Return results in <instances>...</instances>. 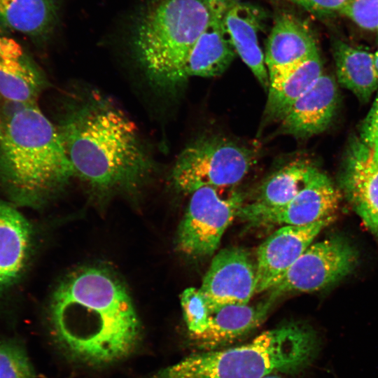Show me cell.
I'll return each mask as SVG.
<instances>
[{
  "label": "cell",
  "instance_id": "e0dca14e",
  "mask_svg": "<svg viewBox=\"0 0 378 378\" xmlns=\"http://www.w3.org/2000/svg\"><path fill=\"white\" fill-rule=\"evenodd\" d=\"M258 305L227 304L210 313L206 330L191 337L202 351L223 349L245 337L265 320L272 300Z\"/></svg>",
  "mask_w": 378,
  "mask_h": 378
},
{
  "label": "cell",
  "instance_id": "cb8c5ba5",
  "mask_svg": "<svg viewBox=\"0 0 378 378\" xmlns=\"http://www.w3.org/2000/svg\"><path fill=\"white\" fill-rule=\"evenodd\" d=\"M0 378H36L25 347L18 340L0 342Z\"/></svg>",
  "mask_w": 378,
  "mask_h": 378
},
{
  "label": "cell",
  "instance_id": "3957f363",
  "mask_svg": "<svg viewBox=\"0 0 378 378\" xmlns=\"http://www.w3.org/2000/svg\"><path fill=\"white\" fill-rule=\"evenodd\" d=\"M0 181L18 204L36 206L74 176L62 134L37 103L3 116Z\"/></svg>",
  "mask_w": 378,
  "mask_h": 378
},
{
  "label": "cell",
  "instance_id": "6da1fadb",
  "mask_svg": "<svg viewBox=\"0 0 378 378\" xmlns=\"http://www.w3.org/2000/svg\"><path fill=\"white\" fill-rule=\"evenodd\" d=\"M48 316L59 349L88 365L120 361L141 340V322L129 293L104 269L88 267L65 278L53 293Z\"/></svg>",
  "mask_w": 378,
  "mask_h": 378
},
{
  "label": "cell",
  "instance_id": "f546056e",
  "mask_svg": "<svg viewBox=\"0 0 378 378\" xmlns=\"http://www.w3.org/2000/svg\"><path fill=\"white\" fill-rule=\"evenodd\" d=\"M3 129H4V121H3V118H2V115L1 114V110H0V137L2 134Z\"/></svg>",
  "mask_w": 378,
  "mask_h": 378
},
{
  "label": "cell",
  "instance_id": "44dd1931",
  "mask_svg": "<svg viewBox=\"0 0 378 378\" xmlns=\"http://www.w3.org/2000/svg\"><path fill=\"white\" fill-rule=\"evenodd\" d=\"M332 55L338 83L363 103L378 90V73L373 53L341 40L332 43Z\"/></svg>",
  "mask_w": 378,
  "mask_h": 378
},
{
  "label": "cell",
  "instance_id": "30bf717a",
  "mask_svg": "<svg viewBox=\"0 0 378 378\" xmlns=\"http://www.w3.org/2000/svg\"><path fill=\"white\" fill-rule=\"evenodd\" d=\"M255 284V266L248 252L228 247L213 258L199 289L211 313L224 305L248 304Z\"/></svg>",
  "mask_w": 378,
  "mask_h": 378
},
{
  "label": "cell",
  "instance_id": "5b68a950",
  "mask_svg": "<svg viewBox=\"0 0 378 378\" xmlns=\"http://www.w3.org/2000/svg\"><path fill=\"white\" fill-rule=\"evenodd\" d=\"M205 0H156L138 18L133 35L136 59L155 86L185 81L188 57L209 22Z\"/></svg>",
  "mask_w": 378,
  "mask_h": 378
},
{
  "label": "cell",
  "instance_id": "83f0119b",
  "mask_svg": "<svg viewBox=\"0 0 378 378\" xmlns=\"http://www.w3.org/2000/svg\"><path fill=\"white\" fill-rule=\"evenodd\" d=\"M320 15L341 13L350 0H287Z\"/></svg>",
  "mask_w": 378,
  "mask_h": 378
},
{
  "label": "cell",
  "instance_id": "7c38bea8",
  "mask_svg": "<svg viewBox=\"0 0 378 378\" xmlns=\"http://www.w3.org/2000/svg\"><path fill=\"white\" fill-rule=\"evenodd\" d=\"M342 183L354 209L378 241V161L359 138L347 149Z\"/></svg>",
  "mask_w": 378,
  "mask_h": 378
},
{
  "label": "cell",
  "instance_id": "8fae6325",
  "mask_svg": "<svg viewBox=\"0 0 378 378\" xmlns=\"http://www.w3.org/2000/svg\"><path fill=\"white\" fill-rule=\"evenodd\" d=\"M335 216L306 225H282L258 247L255 264V294L269 291Z\"/></svg>",
  "mask_w": 378,
  "mask_h": 378
},
{
  "label": "cell",
  "instance_id": "7402d4cb",
  "mask_svg": "<svg viewBox=\"0 0 378 378\" xmlns=\"http://www.w3.org/2000/svg\"><path fill=\"white\" fill-rule=\"evenodd\" d=\"M307 159H295L269 176L260 186L253 201L244 204L248 210L276 209L289 202L318 171Z\"/></svg>",
  "mask_w": 378,
  "mask_h": 378
},
{
  "label": "cell",
  "instance_id": "f1b7e54d",
  "mask_svg": "<svg viewBox=\"0 0 378 378\" xmlns=\"http://www.w3.org/2000/svg\"><path fill=\"white\" fill-rule=\"evenodd\" d=\"M373 57L374 66L378 73V49L373 53Z\"/></svg>",
  "mask_w": 378,
  "mask_h": 378
},
{
  "label": "cell",
  "instance_id": "603a6c76",
  "mask_svg": "<svg viewBox=\"0 0 378 378\" xmlns=\"http://www.w3.org/2000/svg\"><path fill=\"white\" fill-rule=\"evenodd\" d=\"M57 0H0V24L22 34L41 37L56 24Z\"/></svg>",
  "mask_w": 378,
  "mask_h": 378
},
{
  "label": "cell",
  "instance_id": "9c48e42d",
  "mask_svg": "<svg viewBox=\"0 0 378 378\" xmlns=\"http://www.w3.org/2000/svg\"><path fill=\"white\" fill-rule=\"evenodd\" d=\"M341 198L340 191L330 178L318 170L283 206L260 210L241 207L238 216L257 225H306L335 216Z\"/></svg>",
  "mask_w": 378,
  "mask_h": 378
},
{
  "label": "cell",
  "instance_id": "4fadbf2b",
  "mask_svg": "<svg viewBox=\"0 0 378 378\" xmlns=\"http://www.w3.org/2000/svg\"><path fill=\"white\" fill-rule=\"evenodd\" d=\"M209 22L191 50L186 65V78L220 76L233 61L236 51L225 24L229 0H205Z\"/></svg>",
  "mask_w": 378,
  "mask_h": 378
},
{
  "label": "cell",
  "instance_id": "ac0fdd59",
  "mask_svg": "<svg viewBox=\"0 0 378 378\" xmlns=\"http://www.w3.org/2000/svg\"><path fill=\"white\" fill-rule=\"evenodd\" d=\"M31 240L27 220L13 206L0 200V298L22 275Z\"/></svg>",
  "mask_w": 378,
  "mask_h": 378
},
{
  "label": "cell",
  "instance_id": "9a60e30c",
  "mask_svg": "<svg viewBox=\"0 0 378 378\" xmlns=\"http://www.w3.org/2000/svg\"><path fill=\"white\" fill-rule=\"evenodd\" d=\"M318 53L308 27L294 15L283 13L269 35L265 57L269 83Z\"/></svg>",
  "mask_w": 378,
  "mask_h": 378
},
{
  "label": "cell",
  "instance_id": "ba28073f",
  "mask_svg": "<svg viewBox=\"0 0 378 378\" xmlns=\"http://www.w3.org/2000/svg\"><path fill=\"white\" fill-rule=\"evenodd\" d=\"M355 248L332 237L312 244L270 291L271 300L290 293H310L326 288L349 274L357 261Z\"/></svg>",
  "mask_w": 378,
  "mask_h": 378
},
{
  "label": "cell",
  "instance_id": "d4e9b609",
  "mask_svg": "<svg viewBox=\"0 0 378 378\" xmlns=\"http://www.w3.org/2000/svg\"><path fill=\"white\" fill-rule=\"evenodd\" d=\"M183 319L191 337L207 328L210 312L199 288L188 287L180 295Z\"/></svg>",
  "mask_w": 378,
  "mask_h": 378
},
{
  "label": "cell",
  "instance_id": "d6986e66",
  "mask_svg": "<svg viewBox=\"0 0 378 378\" xmlns=\"http://www.w3.org/2000/svg\"><path fill=\"white\" fill-rule=\"evenodd\" d=\"M260 13L253 6L229 0L225 24L236 52L266 90L269 76L258 43Z\"/></svg>",
  "mask_w": 378,
  "mask_h": 378
},
{
  "label": "cell",
  "instance_id": "4dcf8cb0",
  "mask_svg": "<svg viewBox=\"0 0 378 378\" xmlns=\"http://www.w3.org/2000/svg\"><path fill=\"white\" fill-rule=\"evenodd\" d=\"M265 378H281L279 377V376H276V375H274V374H270L269 376H267Z\"/></svg>",
  "mask_w": 378,
  "mask_h": 378
},
{
  "label": "cell",
  "instance_id": "1f68e13d",
  "mask_svg": "<svg viewBox=\"0 0 378 378\" xmlns=\"http://www.w3.org/2000/svg\"><path fill=\"white\" fill-rule=\"evenodd\" d=\"M376 31H377V35H378V27H377Z\"/></svg>",
  "mask_w": 378,
  "mask_h": 378
},
{
  "label": "cell",
  "instance_id": "277c9868",
  "mask_svg": "<svg viewBox=\"0 0 378 378\" xmlns=\"http://www.w3.org/2000/svg\"><path fill=\"white\" fill-rule=\"evenodd\" d=\"M316 332L290 322L262 332L242 345L188 356L148 378H265L273 372L293 374L316 356Z\"/></svg>",
  "mask_w": 378,
  "mask_h": 378
},
{
  "label": "cell",
  "instance_id": "5bb4252c",
  "mask_svg": "<svg viewBox=\"0 0 378 378\" xmlns=\"http://www.w3.org/2000/svg\"><path fill=\"white\" fill-rule=\"evenodd\" d=\"M337 105L336 81L330 75L323 74L279 122V132L298 138L318 134L332 122Z\"/></svg>",
  "mask_w": 378,
  "mask_h": 378
},
{
  "label": "cell",
  "instance_id": "4316f807",
  "mask_svg": "<svg viewBox=\"0 0 378 378\" xmlns=\"http://www.w3.org/2000/svg\"><path fill=\"white\" fill-rule=\"evenodd\" d=\"M359 139L378 161V93L361 125Z\"/></svg>",
  "mask_w": 378,
  "mask_h": 378
},
{
  "label": "cell",
  "instance_id": "52a82bcc",
  "mask_svg": "<svg viewBox=\"0 0 378 378\" xmlns=\"http://www.w3.org/2000/svg\"><path fill=\"white\" fill-rule=\"evenodd\" d=\"M227 188L204 187L191 193L178 225L176 248L192 258L211 255L244 205L241 193Z\"/></svg>",
  "mask_w": 378,
  "mask_h": 378
},
{
  "label": "cell",
  "instance_id": "7a4b0ae2",
  "mask_svg": "<svg viewBox=\"0 0 378 378\" xmlns=\"http://www.w3.org/2000/svg\"><path fill=\"white\" fill-rule=\"evenodd\" d=\"M59 130L74 175L94 188L132 189L150 171L136 125L104 99L77 108Z\"/></svg>",
  "mask_w": 378,
  "mask_h": 378
},
{
  "label": "cell",
  "instance_id": "8992f818",
  "mask_svg": "<svg viewBox=\"0 0 378 378\" xmlns=\"http://www.w3.org/2000/svg\"><path fill=\"white\" fill-rule=\"evenodd\" d=\"M255 155V150L227 137L205 135L178 155L172 181L178 190L188 194L204 187H232L248 174Z\"/></svg>",
  "mask_w": 378,
  "mask_h": 378
},
{
  "label": "cell",
  "instance_id": "484cf974",
  "mask_svg": "<svg viewBox=\"0 0 378 378\" xmlns=\"http://www.w3.org/2000/svg\"><path fill=\"white\" fill-rule=\"evenodd\" d=\"M340 13L364 29L378 27V0H350Z\"/></svg>",
  "mask_w": 378,
  "mask_h": 378
},
{
  "label": "cell",
  "instance_id": "ffe728a7",
  "mask_svg": "<svg viewBox=\"0 0 378 378\" xmlns=\"http://www.w3.org/2000/svg\"><path fill=\"white\" fill-rule=\"evenodd\" d=\"M319 52L269 83L264 120L280 122L293 104L323 75Z\"/></svg>",
  "mask_w": 378,
  "mask_h": 378
},
{
  "label": "cell",
  "instance_id": "2e32d148",
  "mask_svg": "<svg viewBox=\"0 0 378 378\" xmlns=\"http://www.w3.org/2000/svg\"><path fill=\"white\" fill-rule=\"evenodd\" d=\"M46 85L41 70L15 39L0 36V97L6 102L30 104Z\"/></svg>",
  "mask_w": 378,
  "mask_h": 378
}]
</instances>
